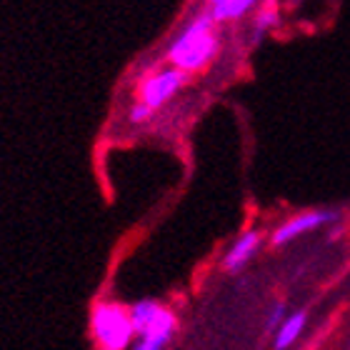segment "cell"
Wrapping results in <instances>:
<instances>
[{
	"mask_svg": "<svg viewBox=\"0 0 350 350\" xmlns=\"http://www.w3.org/2000/svg\"><path fill=\"white\" fill-rule=\"evenodd\" d=\"M90 328H93V338L100 350H125L135 338L131 308L113 303V300L95 303L93 313H90Z\"/></svg>",
	"mask_w": 350,
	"mask_h": 350,
	"instance_id": "obj_2",
	"label": "cell"
},
{
	"mask_svg": "<svg viewBox=\"0 0 350 350\" xmlns=\"http://www.w3.org/2000/svg\"><path fill=\"white\" fill-rule=\"evenodd\" d=\"M338 220V211H306V213H298V215H293L288 218L280 228H275V233L270 238L273 245H285V243L295 241L300 235L310 233V230H318V228L328 226Z\"/></svg>",
	"mask_w": 350,
	"mask_h": 350,
	"instance_id": "obj_4",
	"label": "cell"
},
{
	"mask_svg": "<svg viewBox=\"0 0 350 350\" xmlns=\"http://www.w3.org/2000/svg\"><path fill=\"white\" fill-rule=\"evenodd\" d=\"M163 310V306L158 300H138L135 306H131V321H133V328H135V336H143L148 328H150V323L158 318V313Z\"/></svg>",
	"mask_w": 350,
	"mask_h": 350,
	"instance_id": "obj_6",
	"label": "cell"
},
{
	"mask_svg": "<svg viewBox=\"0 0 350 350\" xmlns=\"http://www.w3.org/2000/svg\"><path fill=\"white\" fill-rule=\"evenodd\" d=\"M153 113L155 110L150 108V105H146L143 100H138V103H133L131 110H128V120H131L133 125H143L153 118Z\"/></svg>",
	"mask_w": 350,
	"mask_h": 350,
	"instance_id": "obj_10",
	"label": "cell"
},
{
	"mask_svg": "<svg viewBox=\"0 0 350 350\" xmlns=\"http://www.w3.org/2000/svg\"><path fill=\"white\" fill-rule=\"evenodd\" d=\"M278 25V13L273 8H262L260 13L256 15V21H253V40H260L270 28H275Z\"/></svg>",
	"mask_w": 350,
	"mask_h": 350,
	"instance_id": "obj_9",
	"label": "cell"
},
{
	"mask_svg": "<svg viewBox=\"0 0 350 350\" xmlns=\"http://www.w3.org/2000/svg\"><path fill=\"white\" fill-rule=\"evenodd\" d=\"M218 51L220 40L215 33V18L211 15V10H203L178 30V36L170 40L165 51V60L173 68L190 75L203 70L218 55Z\"/></svg>",
	"mask_w": 350,
	"mask_h": 350,
	"instance_id": "obj_1",
	"label": "cell"
},
{
	"mask_svg": "<svg viewBox=\"0 0 350 350\" xmlns=\"http://www.w3.org/2000/svg\"><path fill=\"white\" fill-rule=\"evenodd\" d=\"M256 3L258 0H220V3H215L208 10L215 18V23H226V21H238L245 13H250L256 8Z\"/></svg>",
	"mask_w": 350,
	"mask_h": 350,
	"instance_id": "obj_7",
	"label": "cell"
},
{
	"mask_svg": "<svg viewBox=\"0 0 350 350\" xmlns=\"http://www.w3.org/2000/svg\"><path fill=\"white\" fill-rule=\"evenodd\" d=\"M188 83V73H183L178 68H163V70H155L140 83V100L150 105L153 110L163 108L165 103L173 98L175 93H180L183 85Z\"/></svg>",
	"mask_w": 350,
	"mask_h": 350,
	"instance_id": "obj_3",
	"label": "cell"
},
{
	"mask_svg": "<svg viewBox=\"0 0 350 350\" xmlns=\"http://www.w3.org/2000/svg\"><path fill=\"white\" fill-rule=\"evenodd\" d=\"M285 318H288V315H285V306H283V303H275V306H273V310L268 313V321H265V325H268V330H275V328H280V325H283Z\"/></svg>",
	"mask_w": 350,
	"mask_h": 350,
	"instance_id": "obj_11",
	"label": "cell"
},
{
	"mask_svg": "<svg viewBox=\"0 0 350 350\" xmlns=\"http://www.w3.org/2000/svg\"><path fill=\"white\" fill-rule=\"evenodd\" d=\"M260 241L262 235L258 233V230H245V233H241L238 238H235V243L228 248L226 258H223V268L228 270V273H235V270H241L243 265H248V260L258 253V248H260Z\"/></svg>",
	"mask_w": 350,
	"mask_h": 350,
	"instance_id": "obj_5",
	"label": "cell"
},
{
	"mask_svg": "<svg viewBox=\"0 0 350 350\" xmlns=\"http://www.w3.org/2000/svg\"><path fill=\"white\" fill-rule=\"evenodd\" d=\"M205 3H208V8H213L215 3H220V0H205Z\"/></svg>",
	"mask_w": 350,
	"mask_h": 350,
	"instance_id": "obj_12",
	"label": "cell"
},
{
	"mask_svg": "<svg viewBox=\"0 0 350 350\" xmlns=\"http://www.w3.org/2000/svg\"><path fill=\"white\" fill-rule=\"evenodd\" d=\"M306 325V313H293L283 321V325L278 328V338H275V348L285 350L288 345L295 343V338L300 336V330Z\"/></svg>",
	"mask_w": 350,
	"mask_h": 350,
	"instance_id": "obj_8",
	"label": "cell"
}]
</instances>
